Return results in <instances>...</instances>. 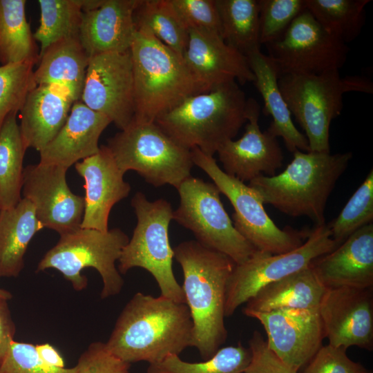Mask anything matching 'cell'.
I'll return each instance as SVG.
<instances>
[{
    "mask_svg": "<svg viewBox=\"0 0 373 373\" xmlns=\"http://www.w3.org/2000/svg\"><path fill=\"white\" fill-rule=\"evenodd\" d=\"M278 86L296 121L305 131L309 151L331 153L329 127L343 109L349 92L373 93V84L359 75L341 77L338 70L320 74H283Z\"/></svg>",
    "mask_w": 373,
    "mask_h": 373,
    "instance_id": "cell-6",
    "label": "cell"
},
{
    "mask_svg": "<svg viewBox=\"0 0 373 373\" xmlns=\"http://www.w3.org/2000/svg\"><path fill=\"white\" fill-rule=\"evenodd\" d=\"M25 0H0V64L37 63L39 52L26 15Z\"/></svg>",
    "mask_w": 373,
    "mask_h": 373,
    "instance_id": "cell-29",
    "label": "cell"
},
{
    "mask_svg": "<svg viewBox=\"0 0 373 373\" xmlns=\"http://www.w3.org/2000/svg\"><path fill=\"white\" fill-rule=\"evenodd\" d=\"M191 153L193 164L205 172L229 199L235 211L232 215L234 227L256 250L279 254L303 245L310 231L278 228L253 188L224 173L213 156L204 154L198 148L191 149Z\"/></svg>",
    "mask_w": 373,
    "mask_h": 373,
    "instance_id": "cell-10",
    "label": "cell"
},
{
    "mask_svg": "<svg viewBox=\"0 0 373 373\" xmlns=\"http://www.w3.org/2000/svg\"><path fill=\"white\" fill-rule=\"evenodd\" d=\"M177 190L180 204L173 211V220L190 230L196 241L227 256L236 265L257 251L234 227L214 183L191 175Z\"/></svg>",
    "mask_w": 373,
    "mask_h": 373,
    "instance_id": "cell-11",
    "label": "cell"
},
{
    "mask_svg": "<svg viewBox=\"0 0 373 373\" xmlns=\"http://www.w3.org/2000/svg\"><path fill=\"white\" fill-rule=\"evenodd\" d=\"M111 123L109 118L82 101L75 102L61 129L39 152V163L68 169L96 154L100 149L99 137Z\"/></svg>",
    "mask_w": 373,
    "mask_h": 373,
    "instance_id": "cell-23",
    "label": "cell"
},
{
    "mask_svg": "<svg viewBox=\"0 0 373 373\" xmlns=\"http://www.w3.org/2000/svg\"><path fill=\"white\" fill-rule=\"evenodd\" d=\"M38 3L40 23L33 37L40 43L39 59L52 44L79 37L83 11L80 0H39Z\"/></svg>",
    "mask_w": 373,
    "mask_h": 373,
    "instance_id": "cell-34",
    "label": "cell"
},
{
    "mask_svg": "<svg viewBox=\"0 0 373 373\" xmlns=\"http://www.w3.org/2000/svg\"><path fill=\"white\" fill-rule=\"evenodd\" d=\"M133 19L136 30L150 32L163 44L183 56L189 41V30L171 0H140Z\"/></svg>",
    "mask_w": 373,
    "mask_h": 373,
    "instance_id": "cell-31",
    "label": "cell"
},
{
    "mask_svg": "<svg viewBox=\"0 0 373 373\" xmlns=\"http://www.w3.org/2000/svg\"><path fill=\"white\" fill-rule=\"evenodd\" d=\"M35 63L0 66V130L6 119L21 109L28 92L35 86Z\"/></svg>",
    "mask_w": 373,
    "mask_h": 373,
    "instance_id": "cell-37",
    "label": "cell"
},
{
    "mask_svg": "<svg viewBox=\"0 0 373 373\" xmlns=\"http://www.w3.org/2000/svg\"><path fill=\"white\" fill-rule=\"evenodd\" d=\"M370 0H305L306 9L329 33L345 44L360 35Z\"/></svg>",
    "mask_w": 373,
    "mask_h": 373,
    "instance_id": "cell-33",
    "label": "cell"
},
{
    "mask_svg": "<svg viewBox=\"0 0 373 373\" xmlns=\"http://www.w3.org/2000/svg\"><path fill=\"white\" fill-rule=\"evenodd\" d=\"M246 57L254 75V83L264 102L263 113L272 118L267 131L276 138L282 137L286 148L291 153L297 150L309 151L305 134L293 123L291 114L279 88V72L272 59L260 49Z\"/></svg>",
    "mask_w": 373,
    "mask_h": 373,
    "instance_id": "cell-25",
    "label": "cell"
},
{
    "mask_svg": "<svg viewBox=\"0 0 373 373\" xmlns=\"http://www.w3.org/2000/svg\"><path fill=\"white\" fill-rule=\"evenodd\" d=\"M43 228L32 204L25 198L15 207L1 210L0 277L19 276L28 244Z\"/></svg>",
    "mask_w": 373,
    "mask_h": 373,
    "instance_id": "cell-28",
    "label": "cell"
},
{
    "mask_svg": "<svg viewBox=\"0 0 373 373\" xmlns=\"http://www.w3.org/2000/svg\"><path fill=\"white\" fill-rule=\"evenodd\" d=\"M337 247L325 223L315 226L303 245L292 251L279 254L256 251L247 260L235 265L227 287L225 317L232 316L263 287L306 268Z\"/></svg>",
    "mask_w": 373,
    "mask_h": 373,
    "instance_id": "cell-12",
    "label": "cell"
},
{
    "mask_svg": "<svg viewBox=\"0 0 373 373\" xmlns=\"http://www.w3.org/2000/svg\"><path fill=\"white\" fill-rule=\"evenodd\" d=\"M325 288L373 287V224L360 228L332 251L311 263Z\"/></svg>",
    "mask_w": 373,
    "mask_h": 373,
    "instance_id": "cell-21",
    "label": "cell"
},
{
    "mask_svg": "<svg viewBox=\"0 0 373 373\" xmlns=\"http://www.w3.org/2000/svg\"><path fill=\"white\" fill-rule=\"evenodd\" d=\"M35 349L39 357L44 363L55 367H65L64 359L52 345L48 343L39 344L35 345Z\"/></svg>",
    "mask_w": 373,
    "mask_h": 373,
    "instance_id": "cell-45",
    "label": "cell"
},
{
    "mask_svg": "<svg viewBox=\"0 0 373 373\" xmlns=\"http://www.w3.org/2000/svg\"><path fill=\"white\" fill-rule=\"evenodd\" d=\"M251 359L249 348L241 343L220 348L209 359L190 363L173 354L163 361L150 364L146 373H244Z\"/></svg>",
    "mask_w": 373,
    "mask_h": 373,
    "instance_id": "cell-35",
    "label": "cell"
},
{
    "mask_svg": "<svg viewBox=\"0 0 373 373\" xmlns=\"http://www.w3.org/2000/svg\"><path fill=\"white\" fill-rule=\"evenodd\" d=\"M8 300L0 298V365L14 341L16 330Z\"/></svg>",
    "mask_w": 373,
    "mask_h": 373,
    "instance_id": "cell-44",
    "label": "cell"
},
{
    "mask_svg": "<svg viewBox=\"0 0 373 373\" xmlns=\"http://www.w3.org/2000/svg\"><path fill=\"white\" fill-rule=\"evenodd\" d=\"M80 101L106 116L120 131L133 122L135 100L130 50L90 58Z\"/></svg>",
    "mask_w": 373,
    "mask_h": 373,
    "instance_id": "cell-14",
    "label": "cell"
},
{
    "mask_svg": "<svg viewBox=\"0 0 373 373\" xmlns=\"http://www.w3.org/2000/svg\"><path fill=\"white\" fill-rule=\"evenodd\" d=\"M373 220V170L353 193L337 218L328 224L332 239L340 245Z\"/></svg>",
    "mask_w": 373,
    "mask_h": 373,
    "instance_id": "cell-36",
    "label": "cell"
},
{
    "mask_svg": "<svg viewBox=\"0 0 373 373\" xmlns=\"http://www.w3.org/2000/svg\"><path fill=\"white\" fill-rule=\"evenodd\" d=\"M293 153L292 160L282 173L259 176L248 185L263 204L292 217L307 216L316 226L323 224L328 198L347 168L352 153L299 150Z\"/></svg>",
    "mask_w": 373,
    "mask_h": 373,
    "instance_id": "cell-3",
    "label": "cell"
},
{
    "mask_svg": "<svg viewBox=\"0 0 373 373\" xmlns=\"http://www.w3.org/2000/svg\"><path fill=\"white\" fill-rule=\"evenodd\" d=\"M12 294L10 291L0 288V298H5L6 300H10L12 298Z\"/></svg>",
    "mask_w": 373,
    "mask_h": 373,
    "instance_id": "cell-46",
    "label": "cell"
},
{
    "mask_svg": "<svg viewBox=\"0 0 373 373\" xmlns=\"http://www.w3.org/2000/svg\"><path fill=\"white\" fill-rule=\"evenodd\" d=\"M131 364L112 354L105 343L93 342L80 355L77 373H130Z\"/></svg>",
    "mask_w": 373,
    "mask_h": 373,
    "instance_id": "cell-42",
    "label": "cell"
},
{
    "mask_svg": "<svg viewBox=\"0 0 373 373\" xmlns=\"http://www.w3.org/2000/svg\"><path fill=\"white\" fill-rule=\"evenodd\" d=\"M264 327L269 348L284 363L299 370L323 346L325 338L318 309H281L253 312Z\"/></svg>",
    "mask_w": 373,
    "mask_h": 373,
    "instance_id": "cell-17",
    "label": "cell"
},
{
    "mask_svg": "<svg viewBox=\"0 0 373 373\" xmlns=\"http://www.w3.org/2000/svg\"><path fill=\"white\" fill-rule=\"evenodd\" d=\"M0 373H77V368L48 365L39 357L35 345L14 340L0 365Z\"/></svg>",
    "mask_w": 373,
    "mask_h": 373,
    "instance_id": "cell-40",
    "label": "cell"
},
{
    "mask_svg": "<svg viewBox=\"0 0 373 373\" xmlns=\"http://www.w3.org/2000/svg\"><path fill=\"white\" fill-rule=\"evenodd\" d=\"M17 114L10 115L0 130V209L15 207L22 198L23 160L26 146Z\"/></svg>",
    "mask_w": 373,
    "mask_h": 373,
    "instance_id": "cell-30",
    "label": "cell"
},
{
    "mask_svg": "<svg viewBox=\"0 0 373 373\" xmlns=\"http://www.w3.org/2000/svg\"><path fill=\"white\" fill-rule=\"evenodd\" d=\"M84 180V212L81 228L108 230V217L113 207L126 198L131 185L117 166L107 146L96 154L75 164Z\"/></svg>",
    "mask_w": 373,
    "mask_h": 373,
    "instance_id": "cell-19",
    "label": "cell"
},
{
    "mask_svg": "<svg viewBox=\"0 0 373 373\" xmlns=\"http://www.w3.org/2000/svg\"><path fill=\"white\" fill-rule=\"evenodd\" d=\"M75 101L61 89L35 86L20 110V131L26 146L40 152L66 123Z\"/></svg>",
    "mask_w": 373,
    "mask_h": 373,
    "instance_id": "cell-24",
    "label": "cell"
},
{
    "mask_svg": "<svg viewBox=\"0 0 373 373\" xmlns=\"http://www.w3.org/2000/svg\"><path fill=\"white\" fill-rule=\"evenodd\" d=\"M249 99L236 82L191 95L155 123L180 146L213 156L247 122Z\"/></svg>",
    "mask_w": 373,
    "mask_h": 373,
    "instance_id": "cell-4",
    "label": "cell"
},
{
    "mask_svg": "<svg viewBox=\"0 0 373 373\" xmlns=\"http://www.w3.org/2000/svg\"><path fill=\"white\" fill-rule=\"evenodd\" d=\"M260 44L279 39L306 9L305 0H258Z\"/></svg>",
    "mask_w": 373,
    "mask_h": 373,
    "instance_id": "cell-38",
    "label": "cell"
},
{
    "mask_svg": "<svg viewBox=\"0 0 373 373\" xmlns=\"http://www.w3.org/2000/svg\"><path fill=\"white\" fill-rule=\"evenodd\" d=\"M224 41L245 56L260 49L258 0H216Z\"/></svg>",
    "mask_w": 373,
    "mask_h": 373,
    "instance_id": "cell-32",
    "label": "cell"
},
{
    "mask_svg": "<svg viewBox=\"0 0 373 373\" xmlns=\"http://www.w3.org/2000/svg\"><path fill=\"white\" fill-rule=\"evenodd\" d=\"M128 240V236L119 228L102 231L80 227L60 236L58 242L39 262L37 271L55 269L76 291H81L88 285L82 271L93 267L102 279L101 298L115 296L120 293L124 285L115 263Z\"/></svg>",
    "mask_w": 373,
    "mask_h": 373,
    "instance_id": "cell-7",
    "label": "cell"
},
{
    "mask_svg": "<svg viewBox=\"0 0 373 373\" xmlns=\"http://www.w3.org/2000/svg\"><path fill=\"white\" fill-rule=\"evenodd\" d=\"M140 0H103L83 12L79 40L89 57L130 50L136 32L134 12Z\"/></svg>",
    "mask_w": 373,
    "mask_h": 373,
    "instance_id": "cell-22",
    "label": "cell"
},
{
    "mask_svg": "<svg viewBox=\"0 0 373 373\" xmlns=\"http://www.w3.org/2000/svg\"><path fill=\"white\" fill-rule=\"evenodd\" d=\"M182 57L207 91L230 82L243 84L254 81L247 57L217 35L189 30Z\"/></svg>",
    "mask_w": 373,
    "mask_h": 373,
    "instance_id": "cell-20",
    "label": "cell"
},
{
    "mask_svg": "<svg viewBox=\"0 0 373 373\" xmlns=\"http://www.w3.org/2000/svg\"><path fill=\"white\" fill-rule=\"evenodd\" d=\"M130 52L135 100L133 122H155L187 97L207 92L183 57L150 32L136 30Z\"/></svg>",
    "mask_w": 373,
    "mask_h": 373,
    "instance_id": "cell-5",
    "label": "cell"
},
{
    "mask_svg": "<svg viewBox=\"0 0 373 373\" xmlns=\"http://www.w3.org/2000/svg\"><path fill=\"white\" fill-rule=\"evenodd\" d=\"M89 59L78 37L61 39L39 57L34 83L55 86L75 101L80 100Z\"/></svg>",
    "mask_w": 373,
    "mask_h": 373,
    "instance_id": "cell-26",
    "label": "cell"
},
{
    "mask_svg": "<svg viewBox=\"0 0 373 373\" xmlns=\"http://www.w3.org/2000/svg\"><path fill=\"white\" fill-rule=\"evenodd\" d=\"M137 224L131 240L118 260V271L126 274L134 267L149 271L155 278L161 296L186 304L182 286L172 268L173 249L169 239V227L173 210L167 200L150 201L142 192L131 200Z\"/></svg>",
    "mask_w": 373,
    "mask_h": 373,
    "instance_id": "cell-8",
    "label": "cell"
},
{
    "mask_svg": "<svg viewBox=\"0 0 373 373\" xmlns=\"http://www.w3.org/2000/svg\"><path fill=\"white\" fill-rule=\"evenodd\" d=\"M68 169L50 164H31L23 169L22 194L33 205L42 226L60 236L81 227L84 197L74 194L66 178Z\"/></svg>",
    "mask_w": 373,
    "mask_h": 373,
    "instance_id": "cell-15",
    "label": "cell"
},
{
    "mask_svg": "<svg viewBox=\"0 0 373 373\" xmlns=\"http://www.w3.org/2000/svg\"><path fill=\"white\" fill-rule=\"evenodd\" d=\"M326 288L310 265L261 288L245 303L243 313L281 309H318Z\"/></svg>",
    "mask_w": 373,
    "mask_h": 373,
    "instance_id": "cell-27",
    "label": "cell"
},
{
    "mask_svg": "<svg viewBox=\"0 0 373 373\" xmlns=\"http://www.w3.org/2000/svg\"><path fill=\"white\" fill-rule=\"evenodd\" d=\"M117 166L136 171L146 182L178 189L194 166L191 150L175 142L155 122H132L108 141Z\"/></svg>",
    "mask_w": 373,
    "mask_h": 373,
    "instance_id": "cell-9",
    "label": "cell"
},
{
    "mask_svg": "<svg viewBox=\"0 0 373 373\" xmlns=\"http://www.w3.org/2000/svg\"><path fill=\"white\" fill-rule=\"evenodd\" d=\"M372 288H326L318 308L328 344L373 348Z\"/></svg>",
    "mask_w": 373,
    "mask_h": 373,
    "instance_id": "cell-16",
    "label": "cell"
},
{
    "mask_svg": "<svg viewBox=\"0 0 373 373\" xmlns=\"http://www.w3.org/2000/svg\"><path fill=\"white\" fill-rule=\"evenodd\" d=\"M346 351L329 344L322 346L302 373H370L361 363L352 361Z\"/></svg>",
    "mask_w": 373,
    "mask_h": 373,
    "instance_id": "cell-41",
    "label": "cell"
},
{
    "mask_svg": "<svg viewBox=\"0 0 373 373\" xmlns=\"http://www.w3.org/2000/svg\"><path fill=\"white\" fill-rule=\"evenodd\" d=\"M250 361L244 373H297L298 370L280 360L267 346L261 334L254 332L249 341Z\"/></svg>",
    "mask_w": 373,
    "mask_h": 373,
    "instance_id": "cell-43",
    "label": "cell"
},
{
    "mask_svg": "<svg viewBox=\"0 0 373 373\" xmlns=\"http://www.w3.org/2000/svg\"><path fill=\"white\" fill-rule=\"evenodd\" d=\"M193 322L189 307L168 298L137 292L118 316L108 350L131 364H154L191 347Z\"/></svg>",
    "mask_w": 373,
    "mask_h": 373,
    "instance_id": "cell-1",
    "label": "cell"
},
{
    "mask_svg": "<svg viewBox=\"0 0 373 373\" xmlns=\"http://www.w3.org/2000/svg\"><path fill=\"white\" fill-rule=\"evenodd\" d=\"M259 116V104L249 98L244 134L238 140L225 142L217 151L222 171L244 183L261 175H275L283 164V153L277 138L261 131Z\"/></svg>",
    "mask_w": 373,
    "mask_h": 373,
    "instance_id": "cell-18",
    "label": "cell"
},
{
    "mask_svg": "<svg viewBox=\"0 0 373 373\" xmlns=\"http://www.w3.org/2000/svg\"><path fill=\"white\" fill-rule=\"evenodd\" d=\"M173 249L182 269V288L193 322L191 347L207 360L227 337L226 291L236 264L227 256L193 240L182 242Z\"/></svg>",
    "mask_w": 373,
    "mask_h": 373,
    "instance_id": "cell-2",
    "label": "cell"
},
{
    "mask_svg": "<svg viewBox=\"0 0 373 373\" xmlns=\"http://www.w3.org/2000/svg\"><path fill=\"white\" fill-rule=\"evenodd\" d=\"M0 211H1V209H0Z\"/></svg>",
    "mask_w": 373,
    "mask_h": 373,
    "instance_id": "cell-47",
    "label": "cell"
},
{
    "mask_svg": "<svg viewBox=\"0 0 373 373\" xmlns=\"http://www.w3.org/2000/svg\"><path fill=\"white\" fill-rule=\"evenodd\" d=\"M266 46L280 75L339 70L349 52L347 44L325 30L307 9Z\"/></svg>",
    "mask_w": 373,
    "mask_h": 373,
    "instance_id": "cell-13",
    "label": "cell"
},
{
    "mask_svg": "<svg viewBox=\"0 0 373 373\" xmlns=\"http://www.w3.org/2000/svg\"><path fill=\"white\" fill-rule=\"evenodd\" d=\"M171 2L189 30H198L222 37L216 0H171Z\"/></svg>",
    "mask_w": 373,
    "mask_h": 373,
    "instance_id": "cell-39",
    "label": "cell"
}]
</instances>
